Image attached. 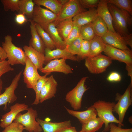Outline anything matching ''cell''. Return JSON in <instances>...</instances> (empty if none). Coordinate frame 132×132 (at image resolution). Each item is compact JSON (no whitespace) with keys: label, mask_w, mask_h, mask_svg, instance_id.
Listing matches in <instances>:
<instances>
[{"label":"cell","mask_w":132,"mask_h":132,"mask_svg":"<svg viewBox=\"0 0 132 132\" xmlns=\"http://www.w3.org/2000/svg\"><path fill=\"white\" fill-rule=\"evenodd\" d=\"M23 49L26 56L38 69L40 71L45 63L44 54L38 52L29 46L24 45Z\"/></svg>","instance_id":"ffe728a7"},{"label":"cell","mask_w":132,"mask_h":132,"mask_svg":"<svg viewBox=\"0 0 132 132\" xmlns=\"http://www.w3.org/2000/svg\"><path fill=\"white\" fill-rule=\"evenodd\" d=\"M90 41L83 40L77 57L78 61L85 59L89 56L90 51Z\"/></svg>","instance_id":"e575fe53"},{"label":"cell","mask_w":132,"mask_h":132,"mask_svg":"<svg viewBox=\"0 0 132 132\" xmlns=\"http://www.w3.org/2000/svg\"><path fill=\"white\" fill-rule=\"evenodd\" d=\"M45 63L52 60L59 58L68 59L75 61H78L77 56L71 55L66 47L64 49L56 48L50 50L46 48L45 50Z\"/></svg>","instance_id":"e0dca14e"},{"label":"cell","mask_w":132,"mask_h":132,"mask_svg":"<svg viewBox=\"0 0 132 132\" xmlns=\"http://www.w3.org/2000/svg\"><path fill=\"white\" fill-rule=\"evenodd\" d=\"M26 113H19L14 120V122L22 125L28 132H41L42 129L36 120L38 116L37 111L32 107L28 108Z\"/></svg>","instance_id":"277c9868"},{"label":"cell","mask_w":132,"mask_h":132,"mask_svg":"<svg viewBox=\"0 0 132 132\" xmlns=\"http://www.w3.org/2000/svg\"><path fill=\"white\" fill-rule=\"evenodd\" d=\"M126 69L128 72V74L131 78V82L130 85V91L132 93V65L128 66L126 65Z\"/></svg>","instance_id":"f6af8a7d"},{"label":"cell","mask_w":132,"mask_h":132,"mask_svg":"<svg viewBox=\"0 0 132 132\" xmlns=\"http://www.w3.org/2000/svg\"><path fill=\"white\" fill-rule=\"evenodd\" d=\"M36 119L44 132H57L62 129L71 126L70 120L61 122H51L39 118Z\"/></svg>","instance_id":"603a6c76"},{"label":"cell","mask_w":132,"mask_h":132,"mask_svg":"<svg viewBox=\"0 0 132 132\" xmlns=\"http://www.w3.org/2000/svg\"><path fill=\"white\" fill-rule=\"evenodd\" d=\"M66 60L61 58L52 60L43 67L40 71L45 74L53 72H61L66 74L72 73V69L69 65L66 63Z\"/></svg>","instance_id":"4fadbf2b"},{"label":"cell","mask_w":132,"mask_h":132,"mask_svg":"<svg viewBox=\"0 0 132 132\" xmlns=\"http://www.w3.org/2000/svg\"><path fill=\"white\" fill-rule=\"evenodd\" d=\"M15 20L16 23L20 25L23 24L27 21L25 15L20 13L16 14Z\"/></svg>","instance_id":"ee69618b"},{"label":"cell","mask_w":132,"mask_h":132,"mask_svg":"<svg viewBox=\"0 0 132 132\" xmlns=\"http://www.w3.org/2000/svg\"><path fill=\"white\" fill-rule=\"evenodd\" d=\"M35 5L33 0H20L18 12L32 19Z\"/></svg>","instance_id":"4316f807"},{"label":"cell","mask_w":132,"mask_h":132,"mask_svg":"<svg viewBox=\"0 0 132 132\" xmlns=\"http://www.w3.org/2000/svg\"><path fill=\"white\" fill-rule=\"evenodd\" d=\"M22 71H20L15 77L12 82L8 87L5 88L4 92L0 95V106L4 105L5 109L7 108V104H12L17 99L15 92L18 85Z\"/></svg>","instance_id":"8fae6325"},{"label":"cell","mask_w":132,"mask_h":132,"mask_svg":"<svg viewBox=\"0 0 132 132\" xmlns=\"http://www.w3.org/2000/svg\"><path fill=\"white\" fill-rule=\"evenodd\" d=\"M87 77L82 78L77 85L66 95L65 99L74 110L81 108L82 98L84 93L88 89L85 84Z\"/></svg>","instance_id":"8992f818"},{"label":"cell","mask_w":132,"mask_h":132,"mask_svg":"<svg viewBox=\"0 0 132 132\" xmlns=\"http://www.w3.org/2000/svg\"><path fill=\"white\" fill-rule=\"evenodd\" d=\"M28 108V105L24 103H17L11 106L10 111L2 117L0 121V127L4 128L9 125L13 122L19 113L27 110Z\"/></svg>","instance_id":"5bb4252c"},{"label":"cell","mask_w":132,"mask_h":132,"mask_svg":"<svg viewBox=\"0 0 132 132\" xmlns=\"http://www.w3.org/2000/svg\"><path fill=\"white\" fill-rule=\"evenodd\" d=\"M20 0H1L0 2L2 4L4 10L7 11L11 10L14 12H18Z\"/></svg>","instance_id":"d590c367"},{"label":"cell","mask_w":132,"mask_h":132,"mask_svg":"<svg viewBox=\"0 0 132 132\" xmlns=\"http://www.w3.org/2000/svg\"><path fill=\"white\" fill-rule=\"evenodd\" d=\"M3 82L1 79L0 80V95L2 93L1 91L3 88Z\"/></svg>","instance_id":"f907efd6"},{"label":"cell","mask_w":132,"mask_h":132,"mask_svg":"<svg viewBox=\"0 0 132 132\" xmlns=\"http://www.w3.org/2000/svg\"><path fill=\"white\" fill-rule=\"evenodd\" d=\"M57 83L53 75L47 77V80L41 91L40 97V103L54 97L57 90Z\"/></svg>","instance_id":"2e32d148"},{"label":"cell","mask_w":132,"mask_h":132,"mask_svg":"<svg viewBox=\"0 0 132 132\" xmlns=\"http://www.w3.org/2000/svg\"><path fill=\"white\" fill-rule=\"evenodd\" d=\"M74 25L72 18H71L60 22L56 27L59 34L64 41L70 33Z\"/></svg>","instance_id":"484cf974"},{"label":"cell","mask_w":132,"mask_h":132,"mask_svg":"<svg viewBox=\"0 0 132 132\" xmlns=\"http://www.w3.org/2000/svg\"><path fill=\"white\" fill-rule=\"evenodd\" d=\"M59 2L62 5H63L69 1L68 0H58Z\"/></svg>","instance_id":"681fc988"},{"label":"cell","mask_w":132,"mask_h":132,"mask_svg":"<svg viewBox=\"0 0 132 132\" xmlns=\"http://www.w3.org/2000/svg\"><path fill=\"white\" fill-rule=\"evenodd\" d=\"M110 132H132V129H124L117 126L115 123H111L109 124Z\"/></svg>","instance_id":"b9f144b4"},{"label":"cell","mask_w":132,"mask_h":132,"mask_svg":"<svg viewBox=\"0 0 132 132\" xmlns=\"http://www.w3.org/2000/svg\"><path fill=\"white\" fill-rule=\"evenodd\" d=\"M82 7L89 9L97 8L99 0H79Z\"/></svg>","instance_id":"60d3db41"},{"label":"cell","mask_w":132,"mask_h":132,"mask_svg":"<svg viewBox=\"0 0 132 132\" xmlns=\"http://www.w3.org/2000/svg\"><path fill=\"white\" fill-rule=\"evenodd\" d=\"M108 3L107 0H100L96 8L97 15L106 23L108 30L115 32L116 31L113 26L112 17L108 7Z\"/></svg>","instance_id":"ac0fdd59"},{"label":"cell","mask_w":132,"mask_h":132,"mask_svg":"<svg viewBox=\"0 0 132 132\" xmlns=\"http://www.w3.org/2000/svg\"><path fill=\"white\" fill-rule=\"evenodd\" d=\"M7 58L6 54L2 47L0 46V61L6 60Z\"/></svg>","instance_id":"7dc6e473"},{"label":"cell","mask_w":132,"mask_h":132,"mask_svg":"<svg viewBox=\"0 0 132 132\" xmlns=\"http://www.w3.org/2000/svg\"><path fill=\"white\" fill-rule=\"evenodd\" d=\"M132 94L129 85L123 95H121L118 93L116 95L115 100L118 101L114 105L113 112L118 114V120L121 123L123 124L126 112L132 104Z\"/></svg>","instance_id":"ba28073f"},{"label":"cell","mask_w":132,"mask_h":132,"mask_svg":"<svg viewBox=\"0 0 132 132\" xmlns=\"http://www.w3.org/2000/svg\"><path fill=\"white\" fill-rule=\"evenodd\" d=\"M83 40V39L80 36L69 45L66 46L69 53L73 55H77Z\"/></svg>","instance_id":"74e56055"},{"label":"cell","mask_w":132,"mask_h":132,"mask_svg":"<svg viewBox=\"0 0 132 132\" xmlns=\"http://www.w3.org/2000/svg\"><path fill=\"white\" fill-rule=\"evenodd\" d=\"M106 44L120 49L125 50L130 49L128 47L124 37L119 33L108 30L105 34L101 37Z\"/></svg>","instance_id":"9a60e30c"},{"label":"cell","mask_w":132,"mask_h":132,"mask_svg":"<svg viewBox=\"0 0 132 132\" xmlns=\"http://www.w3.org/2000/svg\"><path fill=\"white\" fill-rule=\"evenodd\" d=\"M96 35L91 23L81 27L80 36L83 40L90 41Z\"/></svg>","instance_id":"836d02e7"},{"label":"cell","mask_w":132,"mask_h":132,"mask_svg":"<svg viewBox=\"0 0 132 132\" xmlns=\"http://www.w3.org/2000/svg\"><path fill=\"white\" fill-rule=\"evenodd\" d=\"M76 128L71 126L62 129L57 132H77Z\"/></svg>","instance_id":"c3c4849f"},{"label":"cell","mask_w":132,"mask_h":132,"mask_svg":"<svg viewBox=\"0 0 132 132\" xmlns=\"http://www.w3.org/2000/svg\"><path fill=\"white\" fill-rule=\"evenodd\" d=\"M104 124L100 118L96 117L82 124L81 131L84 132H95L100 129Z\"/></svg>","instance_id":"f1b7e54d"},{"label":"cell","mask_w":132,"mask_h":132,"mask_svg":"<svg viewBox=\"0 0 132 132\" xmlns=\"http://www.w3.org/2000/svg\"><path fill=\"white\" fill-rule=\"evenodd\" d=\"M108 6L116 31L123 37L129 34L128 26L131 25L132 21V17L130 14L126 11L120 9L112 4L108 3Z\"/></svg>","instance_id":"6da1fadb"},{"label":"cell","mask_w":132,"mask_h":132,"mask_svg":"<svg viewBox=\"0 0 132 132\" xmlns=\"http://www.w3.org/2000/svg\"><path fill=\"white\" fill-rule=\"evenodd\" d=\"M37 31L46 48L53 50L56 48L55 44L49 34L38 24L35 23Z\"/></svg>","instance_id":"4dcf8cb0"},{"label":"cell","mask_w":132,"mask_h":132,"mask_svg":"<svg viewBox=\"0 0 132 132\" xmlns=\"http://www.w3.org/2000/svg\"><path fill=\"white\" fill-rule=\"evenodd\" d=\"M125 42L127 45L132 48V34L130 33L124 37Z\"/></svg>","instance_id":"bcb514c9"},{"label":"cell","mask_w":132,"mask_h":132,"mask_svg":"<svg viewBox=\"0 0 132 132\" xmlns=\"http://www.w3.org/2000/svg\"><path fill=\"white\" fill-rule=\"evenodd\" d=\"M12 40V37L7 35L4 37V41L2 42L8 62L11 65L19 64L25 65L26 56L24 51L21 48L16 46L13 43Z\"/></svg>","instance_id":"3957f363"},{"label":"cell","mask_w":132,"mask_h":132,"mask_svg":"<svg viewBox=\"0 0 132 132\" xmlns=\"http://www.w3.org/2000/svg\"><path fill=\"white\" fill-rule=\"evenodd\" d=\"M106 45L101 37L96 35L90 41L89 53L88 57H92L101 54L104 52Z\"/></svg>","instance_id":"cb8c5ba5"},{"label":"cell","mask_w":132,"mask_h":132,"mask_svg":"<svg viewBox=\"0 0 132 132\" xmlns=\"http://www.w3.org/2000/svg\"><path fill=\"white\" fill-rule=\"evenodd\" d=\"M86 11V10L82 7L79 0H69L67 3L62 5L56 19L53 23L56 27L60 22L73 18Z\"/></svg>","instance_id":"5b68a950"},{"label":"cell","mask_w":132,"mask_h":132,"mask_svg":"<svg viewBox=\"0 0 132 132\" xmlns=\"http://www.w3.org/2000/svg\"><path fill=\"white\" fill-rule=\"evenodd\" d=\"M121 79V75L116 72L110 73L107 78V80L110 82H116L120 81Z\"/></svg>","instance_id":"7bdbcfd3"},{"label":"cell","mask_w":132,"mask_h":132,"mask_svg":"<svg viewBox=\"0 0 132 132\" xmlns=\"http://www.w3.org/2000/svg\"><path fill=\"white\" fill-rule=\"evenodd\" d=\"M85 65L88 70L93 74H99L105 72L112 63L109 57L101 54L85 59Z\"/></svg>","instance_id":"52a82bcc"},{"label":"cell","mask_w":132,"mask_h":132,"mask_svg":"<svg viewBox=\"0 0 132 132\" xmlns=\"http://www.w3.org/2000/svg\"><path fill=\"white\" fill-rule=\"evenodd\" d=\"M25 65L23 73L24 82L27 88L34 90L41 76L38 73L37 67L27 56Z\"/></svg>","instance_id":"7c38bea8"},{"label":"cell","mask_w":132,"mask_h":132,"mask_svg":"<svg viewBox=\"0 0 132 132\" xmlns=\"http://www.w3.org/2000/svg\"><path fill=\"white\" fill-rule=\"evenodd\" d=\"M57 15L46 8L35 5L32 20L46 31L50 23L55 20Z\"/></svg>","instance_id":"9c48e42d"},{"label":"cell","mask_w":132,"mask_h":132,"mask_svg":"<svg viewBox=\"0 0 132 132\" xmlns=\"http://www.w3.org/2000/svg\"><path fill=\"white\" fill-rule=\"evenodd\" d=\"M77 132H84L83 131H82L81 130L79 131H77Z\"/></svg>","instance_id":"816d5d0a"},{"label":"cell","mask_w":132,"mask_h":132,"mask_svg":"<svg viewBox=\"0 0 132 132\" xmlns=\"http://www.w3.org/2000/svg\"><path fill=\"white\" fill-rule=\"evenodd\" d=\"M108 3L112 4L118 8L125 10L130 14H132V0H107Z\"/></svg>","instance_id":"1f68e13d"},{"label":"cell","mask_w":132,"mask_h":132,"mask_svg":"<svg viewBox=\"0 0 132 132\" xmlns=\"http://www.w3.org/2000/svg\"><path fill=\"white\" fill-rule=\"evenodd\" d=\"M33 1L35 5L44 6L57 15L62 6L58 0H33Z\"/></svg>","instance_id":"83f0119b"},{"label":"cell","mask_w":132,"mask_h":132,"mask_svg":"<svg viewBox=\"0 0 132 132\" xmlns=\"http://www.w3.org/2000/svg\"><path fill=\"white\" fill-rule=\"evenodd\" d=\"M91 24L96 35L102 37L105 34L108 30L106 23L98 16Z\"/></svg>","instance_id":"f546056e"},{"label":"cell","mask_w":132,"mask_h":132,"mask_svg":"<svg viewBox=\"0 0 132 132\" xmlns=\"http://www.w3.org/2000/svg\"><path fill=\"white\" fill-rule=\"evenodd\" d=\"M14 70V69L11 66L8 60H5L0 61V80L3 75Z\"/></svg>","instance_id":"ab89813d"},{"label":"cell","mask_w":132,"mask_h":132,"mask_svg":"<svg viewBox=\"0 0 132 132\" xmlns=\"http://www.w3.org/2000/svg\"><path fill=\"white\" fill-rule=\"evenodd\" d=\"M24 129L25 128L22 125L14 122L4 128L1 132H22Z\"/></svg>","instance_id":"f35d334b"},{"label":"cell","mask_w":132,"mask_h":132,"mask_svg":"<svg viewBox=\"0 0 132 132\" xmlns=\"http://www.w3.org/2000/svg\"><path fill=\"white\" fill-rule=\"evenodd\" d=\"M104 52L112 60L124 63L127 65H132V51L130 49L122 50L106 44Z\"/></svg>","instance_id":"30bf717a"},{"label":"cell","mask_w":132,"mask_h":132,"mask_svg":"<svg viewBox=\"0 0 132 132\" xmlns=\"http://www.w3.org/2000/svg\"><path fill=\"white\" fill-rule=\"evenodd\" d=\"M97 16L96 9L91 8L75 16L72 20L74 25L81 27L91 23Z\"/></svg>","instance_id":"44dd1931"},{"label":"cell","mask_w":132,"mask_h":132,"mask_svg":"<svg viewBox=\"0 0 132 132\" xmlns=\"http://www.w3.org/2000/svg\"><path fill=\"white\" fill-rule=\"evenodd\" d=\"M115 103L114 102H107L99 100L93 105L96 110L97 115L103 122L105 125L103 131L107 132L110 130L109 124L111 123L118 124V127L123 126L113 114V109Z\"/></svg>","instance_id":"7a4b0ae2"},{"label":"cell","mask_w":132,"mask_h":132,"mask_svg":"<svg viewBox=\"0 0 132 132\" xmlns=\"http://www.w3.org/2000/svg\"><path fill=\"white\" fill-rule=\"evenodd\" d=\"M31 38L29 43V46L38 51L44 54L46 48L45 45L38 34L35 27V23L31 19H29Z\"/></svg>","instance_id":"d6986e66"},{"label":"cell","mask_w":132,"mask_h":132,"mask_svg":"<svg viewBox=\"0 0 132 132\" xmlns=\"http://www.w3.org/2000/svg\"><path fill=\"white\" fill-rule=\"evenodd\" d=\"M55 43L56 48L64 49L66 46L59 34L56 27L53 23L50 24L45 31Z\"/></svg>","instance_id":"d4e9b609"},{"label":"cell","mask_w":132,"mask_h":132,"mask_svg":"<svg viewBox=\"0 0 132 132\" xmlns=\"http://www.w3.org/2000/svg\"><path fill=\"white\" fill-rule=\"evenodd\" d=\"M65 108L67 112L71 115L77 118L82 124L96 117L97 113L93 105L83 111H77Z\"/></svg>","instance_id":"7402d4cb"},{"label":"cell","mask_w":132,"mask_h":132,"mask_svg":"<svg viewBox=\"0 0 132 132\" xmlns=\"http://www.w3.org/2000/svg\"><path fill=\"white\" fill-rule=\"evenodd\" d=\"M81 28V27L74 25L70 33L67 38L64 41L66 46L69 45L80 36Z\"/></svg>","instance_id":"8d00e7d4"},{"label":"cell","mask_w":132,"mask_h":132,"mask_svg":"<svg viewBox=\"0 0 132 132\" xmlns=\"http://www.w3.org/2000/svg\"><path fill=\"white\" fill-rule=\"evenodd\" d=\"M51 73H47L43 76H41L38 80L35 87L34 90L36 94V97L34 101L32 104V105H37L40 103V97L42 88L47 80V75Z\"/></svg>","instance_id":"d6a6232c"}]
</instances>
